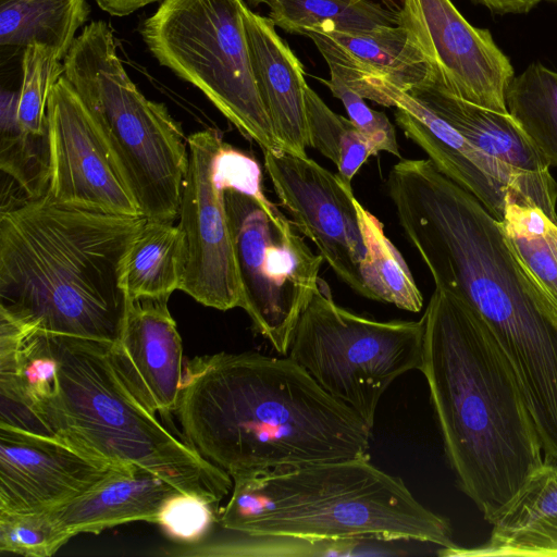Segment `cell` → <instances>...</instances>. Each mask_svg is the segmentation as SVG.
Segmentation results:
<instances>
[{
	"label": "cell",
	"instance_id": "23",
	"mask_svg": "<svg viewBox=\"0 0 557 557\" xmlns=\"http://www.w3.org/2000/svg\"><path fill=\"white\" fill-rule=\"evenodd\" d=\"M183 233L173 221L147 219L127 255L124 287L128 299L169 298L185 273Z\"/></svg>",
	"mask_w": 557,
	"mask_h": 557
},
{
	"label": "cell",
	"instance_id": "31",
	"mask_svg": "<svg viewBox=\"0 0 557 557\" xmlns=\"http://www.w3.org/2000/svg\"><path fill=\"white\" fill-rule=\"evenodd\" d=\"M223 544L220 554L236 556H373L397 555L389 542L368 539H310L295 535H246Z\"/></svg>",
	"mask_w": 557,
	"mask_h": 557
},
{
	"label": "cell",
	"instance_id": "16",
	"mask_svg": "<svg viewBox=\"0 0 557 557\" xmlns=\"http://www.w3.org/2000/svg\"><path fill=\"white\" fill-rule=\"evenodd\" d=\"M169 298L128 299L110 357L120 376L152 413H174L184 373L182 338Z\"/></svg>",
	"mask_w": 557,
	"mask_h": 557
},
{
	"label": "cell",
	"instance_id": "33",
	"mask_svg": "<svg viewBox=\"0 0 557 557\" xmlns=\"http://www.w3.org/2000/svg\"><path fill=\"white\" fill-rule=\"evenodd\" d=\"M215 506L202 497L178 491L165 500L156 524L176 542L198 543L218 522Z\"/></svg>",
	"mask_w": 557,
	"mask_h": 557
},
{
	"label": "cell",
	"instance_id": "32",
	"mask_svg": "<svg viewBox=\"0 0 557 557\" xmlns=\"http://www.w3.org/2000/svg\"><path fill=\"white\" fill-rule=\"evenodd\" d=\"M71 537L49 513H0V552L26 557H50Z\"/></svg>",
	"mask_w": 557,
	"mask_h": 557
},
{
	"label": "cell",
	"instance_id": "12",
	"mask_svg": "<svg viewBox=\"0 0 557 557\" xmlns=\"http://www.w3.org/2000/svg\"><path fill=\"white\" fill-rule=\"evenodd\" d=\"M264 168L296 228L318 248L333 272L368 296L360 263L366 257L352 187L308 157L264 151Z\"/></svg>",
	"mask_w": 557,
	"mask_h": 557
},
{
	"label": "cell",
	"instance_id": "3",
	"mask_svg": "<svg viewBox=\"0 0 557 557\" xmlns=\"http://www.w3.org/2000/svg\"><path fill=\"white\" fill-rule=\"evenodd\" d=\"M423 373L458 486L493 523L543 465L523 395L484 319L436 287L424 314Z\"/></svg>",
	"mask_w": 557,
	"mask_h": 557
},
{
	"label": "cell",
	"instance_id": "34",
	"mask_svg": "<svg viewBox=\"0 0 557 557\" xmlns=\"http://www.w3.org/2000/svg\"><path fill=\"white\" fill-rule=\"evenodd\" d=\"M322 82L342 101L349 120L367 140L372 156L385 151L400 158L395 127L383 112L371 109L361 96L336 77L331 76Z\"/></svg>",
	"mask_w": 557,
	"mask_h": 557
},
{
	"label": "cell",
	"instance_id": "36",
	"mask_svg": "<svg viewBox=\"0 0 557 557\" xmlns=\"http://www.w3.org/2000/svg\"><path fill=\"white\" fill-rule=\"evenodd\" d=\"M101 10L114 16H126L161 0H94Z\"/></svg>",
	"mask_w": 557,
	"mask_h": 557
},
{
	"label": "cell",
	"instance_id": "6",
	"mask_svg": "<svg viewBox=\"0 0 557 557\" xmlns=\"http://www.w3.org/2000/svg\"><path fill=\"white\" fill-rule=\"evenodd\" d=\"M134 199L148 219L178 218L188 168V137L163 103L146 98L126 73L112 29L86 25L63 60Z\"/></svg>",
	"mask_w": 557,
	"mask_h": 557
},
{
	"label": "cell",
	"instance_id": "4",
	"mask_svg": "<svg viewBox=\"0 0 557 557\" xmlns=\"http://www.w3.org/2000/svg\"><path fill=\"white\" fill-rule=\"evenodd\" d=\"M147 219L46 195L2 205L0 315L27 330L116 344L128 306L125 263Z\"/></svg>",
	"mask_w": 557,
	"mask_h": 557
},
{
	"label": "cell",
	"instance_id": "17",
	"mask_svg": "<svg viewBox=\"0 0 557 557\" xmlns=\"http://www.w3.org/2000/svg\"><path fill=\"white\" fill-rule=\"evenodd\" d=\"M409 94L483 153L510 169L528 199L557 223V182L550 165L508 113L458 98L430 78Z\"/></svg>",
	"mask_w": 557,
	"mask_h": 557
},
{
	"label": "cell",
	"instance_id": "5",
	"mask_svg": "<svg viewBox=\"0 0 557 557\" xmlns=\"http://www.w3.org/2000/svg\"><path fill=\"white\" fill-rule=\"evenodd\" d=\"M218 522L246 535L414 541L456 546L449 521L370 458L281 467L232 478Z\"/></svg>",
	"mask_w": 557,
	"mask_h": 557
},
{
	"label": "cell",
	"instance_id": "37",
	"mask_svg": "<svg viewBox=\"0 0 557 557\" xmlns=\"http://www.w3.org/2000/svg\"><path fill=\"white\" fill-rule=\"evenodd\" d=\"M250 1L253 3H260V2H263L264 0H250Z\"/></svg>",
	"mask_w": 557,
	"mask_h": 557
},
{
	"label": "cell",
	"instance_id": "15",
	"mask_svg": "<svg viewBox=\"0 0 557 557\" xmlns=\"http://www.w3.org/2000/svg\"><path fill=\"white\" fill-rule=\"evenodd\" d=\"M374 90L373 102L396 108V123L407 138L418 145L444 175L473 195L497 221L504 218L510 193L532 203L522 182L510 169L483 153L409 92L388 82Z\"/></svg>",
	"mask_w": 557,
	"mask_h": 557
},
{
	"label": "cell",
	"instance_id": "21",
	"mask_svg": "<svg viewBox=\"0 0 557 557\" xmlns=\"http://www.w3.org/2000/svg\"><path fill=\"white\" fill-rule=\"evenodd\" d=\"M178 492L153 472L136 466L114 472L94 488L49 512L72 539L98 534L135 521L157 522L165 500Z\"/></svg>",
	"mask_w": 557,
	"mask_h": 557
},
{
	"label": "cell",
	"instance_id": "27",
	"mask_svg": "<svg viewBox=\"0 0 557 557\" xmlns=\"http://www.w3.org/2000/svg\"><path fill=\"white\" fill-rule=\"evenodd\" d=\"M507 113L557 166V72L540 62L515 75L505 91Z\"/></svg>",
	"mask_w": 557,
	"mask_h": 557
},
{
	"label": "cell",
	"instance_id": "2",
	"mask_svg": "<svg viewBox=\"0 0 557 557\" xmlns=\"http://www.w3.org/2000/svg\"><path fill=\"white\" fill-rule=\"evenodd\" d=\"M109 343L21 329L0 347V395L51 435L112 463L147 469L219 505L233 479L170 432L115 370Z\"/></svg>",
	"mask_w": 557,
	"mask_h": 557
},
{
	"label": "cell",
	"instance_id": "8",
	"mask_svg": "<svg viewBox=\"0 0 557 557\" xmlns=\"http://www.w3.org/2000/svg\"><path fill=\"white\" fill-rule=\"evenodd\" d=\"M424 324L377 321L338 306L321 278L295 326L288 355L373 428L389 385L421 369Z\"/></svg>",
	"mask_w": 557,
	"mask_h": 557
},
{
	"label": "cell",
	"instance_id": "26",
	"mask_svg": "<svg viewBox=\"0 0 557 557\" xmlns=\"http://www.w3.org/2000/svg\"><path fill=\"white\" fill-rule=\"evenodd\" d=\"M366 257L360 273L367 298L419 312L423 296L399 250L385 235L382 222L355 199Z\"/></svg>",
	"mask_w": 557,
	"mask_h": 557
},
{
	"label": "cell",
	"instance_id": "29",
	"mask_svg": "<svg viewBox=\"0 0 557 557\" xmlns=\"http://www.w3.org/2000/svg\"><path fill=\"white\" fill-rule=\"evenodd\" d=\"M0 99V169L16 182L26 198L41 197L48 187V145L34 141L21 132L18 92L2 89Z\"/></svg>",
	"mask_w": 557,
	"mask_h": 557
},
{
	"label": "cell",
	"instance_id": "1",
	"mask_svg": "<svg viewBox=\"0 0 557 557\" xmlns=\"http://www.w3.org/2000/svg\"><path fill=\"white\" fill-rule=\"evenodd\" d=\"M185 441L232 478L370 458L372 428L289 356H197L174 410Z\"/></svg>",
	"mask_w": 557,
	"mask_h": 557
},
{
	"label": "cell",
	"instance_id": "24",
	"mask_svg": "<svg viewBox=\"0 0 557 557\" xmlns=\"http://www.w3.org/2000/svg\"><path fill=\"white\" fill-rule=\"evenodd\" d=\"M269 18L287 33L357 34L400 25L394 0H264Z\"/></svg>",
	"mask_w": 557,
	"mask_h": 557
},
{
	"label": "cell",
	"instance_id": "22",
	"mask_svg": "<svg viewBox=\"0 0 557 557\" xmlns=\"http://www.w3.org/2000/svg\"><path fill=\"white\" fill-rule=\"evenodd\" d=\"M506 198L499 222L503 236L522 274L557 322V223L539 207Z\"/></svg>",
	"mask_w": 557,
	"mask_h": 557
},
{
	"label": "cell",
	"instance_id": "9",
	"mask_svg": "<svg viewBox=\"0 0 557 557\" xmlns=\"http://www.w3.org/2000/svg\"><path fill=\"white\" fill-rule=\"evenodd\" d=\"M240 308L252 329L287 356L300 314L321 280L314 253L294 223L263 194L261 183L225 189Z\"/></svg>",
	"mask_w": 557,
	"mask_h": 557
},
{
	"label": "cell",
	"instance_id": "13",
	"mask_svg": "<svg viewBox=\"0 0 557 557\" xmlns=\"http://www.w3.org/2000/svg\"><path fill=\"white\" fill-rule=\"evenodd\" d=\"M400 25L428 59L430 79L458 98L507 113L505 91L515 72L488 29L472 26L450 0H404Z\"/></svg>",
	"mask_w": 557,
	"mask_h": 557
},
{
	"label": "cell",
	"instance_id": "19",
	"mask_svg": "<svg viewBox=\"0 0 557 557\" xmlns=\"http://www.w3.org/2000/svg\"><path fill=\"white\" fill-rule=\"evenodd\" d=\"M243 20L256 85L283 150L308 157L305 72L269 17L245 4Z\"/></svg>",
	"mask_w": 557,
	"mask_h": 557
},
{
	"label": "cell",
	"instance_id": "35",
	"mask_svg": "<svg viewBox=\"0 0 557 557\" xmlns=\"http://www.w3.org/2000/svg\"><path fill=\"white\" fill-rule=\"evenodd\" d=\"M498 14H524L543 0H473Z\"/></svg>",
	"mask_w": 557,
	"mask_h": 557
},
{
	"label": "cell",
	"instance_id": "7",
	"mask_svg": "<svg viewBox=\"0 0 557 557\" xmlns=\"http://www.w3.org/2000/svg\"><path fill=\"white\" fill-rule=\"evenodd\" d=\"M243 0H163L140 29L152 55L197 87L261 150H282L260 98Z\"/></svg>",
	"mask_w": 557,
	"mask_h": 557
},
{
	"label": "cell",
	"instance_id": "38",
	"mask_svg": "<svg viewBox=\"0 0 557 557\" xmlns=\"http://www.w3.org/2000/svg\"><path fill=\"white\" fill-rule=\"evenodd\" d=\"M548 1L554 2V3H557V0H548Z\"/></svg>",
	"mask_w": 557,
	"mask_h": 557
},
{
	"label": "cell",
	"instance_id": "10",
	"mask_svg": "<svg viewBox=\"0 0 557 557\" xmlns=\"http://www.w3.org/2000/svg\"><path fill=\"white\" fill-rule=\"evenodd\" d=\"M188 168L178 226L186 262L181 289L199 304L226 311L240 307L225 189L233 186L246 153L225 143L215 128L188 136Z\"/></svg>",
	"mask_w": 557,
	"mask_h": 557
},
{
	"label": "cell",
	"instance_id": "30",
	"mask_svg": "<svg viewBox=\"0 0 557 557\" xmlns=\"http://www.w3.org/2000/svg\"><path fill=\"white\" fill-rule=\"evenodd\" d=\"M62 75L63 60L53 50L41 45L24 48L17 123L21 132L34 141L48 144V99Z\"/></svg>",
	"mask_w": 557,
	"mask_h": 557
},
{
	"label": "cell",
	"instance_id": "20",
	"mask_svg": "<svg viewBox=\"0 0 557 557\" xmlns=\"http://www.w3.org/2000/svg\"><path fill=\"white\" fill-rule=\"evenodd\" d=\"M492 524L482 545L440 548L437 555L557 557V463L543 462Z\"/></svg>",
	"mask_w": 557,
	"mask_h": 557
},
{
	"label": "cell",
	"instance_id": "14",
	"mask_svg": "<svg viewBox=\"0 0 557 557\" xmlns=\"http://www.w3.org/2000/svg\"><path fill=\"white\" fill-rule=\"evenodd\" d=\"M125 468L58 436L0 423V513H49Z\"/></svg>",
	"mask_w": 557,
	"mask_h": 557
},
{
	"label": "cell",
	"instance_id": "11",
	"mask_svg": "<svg viewBox=\"0 0 557 557\" xmlns=\"http://www.w3.org/2000/svg\"><path fill=\"white\" fill-rule=\"evenodd\" d=\"M47 134L46 196L83 210L144 215L91 113L63 75L48 99Z\"/></svg>",
	"mask_w": 557,
	"mask_h": 557
},
{
	"label": "cell",
	"instance_id": "18",
	"mask_svg": "<svg viewBox=\"0 0 557 557\" xmlns=\"http://www.w3.org/2000/svg\"><path fill=\"white\" fill-rule=\"evenodd\" d=\"M322 54L332 77L355 92L371 79L385 81L409 92L431 76V66L403 25L367 33L305 30Z\"/></svg>",
	"mask_w": 557,
	"mask_h": 557
},
{
	"label": "cell",
	"instance_id": "28",
	"mask_svg": "<svg viewBox=\"0 0 557 557\" xmlns=\"http://www.w3.org/2000/svg\"><path fill=\"white\" fill-rule=\"evenodd\" d=\"M306 110L308 146L330 159L338 176L351 187L356 173L372 156L367 140L350 120L332 111L309 86Z\"/></svg>",
	"mask_w": 557,
	"mask_h": 557
},
{
	"label": "cell",
	"instance_id": "25",
	"mask_svg": "<svg viewBox=\"0 0 557 557\" xmlns=\"http://www.w3.org/2000/svg\"><path fill=\"white\" fill-rule=\"evenodd\" d=\"M88 15L86 0H2L0 44L22 48L41 45L64 60Z\"/></svg>",
	"mask_w": 557,
	"mask_h": 557
}]
</instances>
